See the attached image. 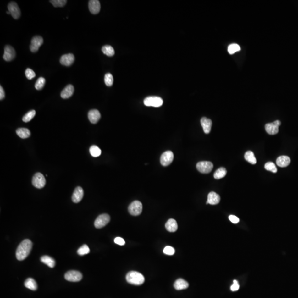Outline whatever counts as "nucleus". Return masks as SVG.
<instances>
[{
  "mask_svg": "<svg viewBox=\"0 0 298 298\" xmlns=\"http://www.w3.org/2000/svg\"><path fill=\"white\" fill-rule=\"evenodd\" d=\"M126 279L130 284L135 285H140L145 282L144 276L142 274L136 271L129 272L126 276Z\"/></svg>",
  "mask_w": 298,
  "mask_h": 298,
  "instance_id": "nucleus-2",
  "label": "nucleus"
},
{
  "mask_svg": "<svg viewBox=\"0 0 298 298\" xmlns=\"http://www.w3.org/2000/svg\"><path fill=\"white\" fill-rule=\"evenodd\" d=\"M144 103L146 106L159 107L163 104V99L157 96H150L144 99Z\"/></svg>",
  "mask_w": 298,
  "mask_h": 298,
  "instance_id": "nucleus-3",
  "label": "nucleus"
},
{
  "mask_svg": "<svg viewBox=\"0 0 298 298\" xmlns=\"http://www.w3.org/2000/svg\"><path fill=\"white\" fill-rule=\"evenodd\" d=\"M25 74L26 77L28 80L33 79L36 76V73L34 72V71L32 70V69H30V68H28L26 69L25 71Z\"/></svg>",
  "mask_w": 298,
  "mask_h": 298,
  "instance_id": "nucleus-38",
  "label": "nucleus"
},
{
  "mask_svg": "<svg viewBox=\"0 0 298 298\" xmlns=\"http://www.w3.org/2000/svg\"><path fill=\"white\" fill-rule=\"evenodd\" d=\"M188 287H189L188 283L181 278L177 279L174 283V288L177 290L187 289Z\"/></svg>",
  "mask_w": 298,
  "mask_h": 298,
  "instance_id": "nucleus-23",
  "label": "nucleus"
},
{
  "mask_svg": "<svg viewBox=\"0 0 298 298\" xmlns=\"http://www.w3.org/2000/svg\"><path fill=\"white\" fill-rule=\"evenodd\" d=\"M110 221V217L107 214H103L97 217L95 221V226L97 229H101L106 226Z\"/></svg>",
  "mask_w": 298,
  "mask_h": 298,
  "instance_id": "nucleus-9",
  "label": "nucleus"
},
{
  "mask_svg": "<svg viewBox=\"0 0 298 298\" xmlns=\"http://www.w3.org/2000/svg\"><path fill=\"white\" fill-rule=\"evenodd\" d=\"M5 97V93L3 87L0 86V99L3 100Z\"/></svg>",
  "mask_w": 298,
  "mask_h": 298,
  "instance_id": "nucleus-43",
  "label": "nucleus"
},
{
  "mask_svg": "<svg viewBox=\"0 0 298 298\" xmlns=\"http://www.w3.org/2000/svg\"><path fill=\"white\" fill-rule=\"evenodd\" d=\"M174 155L171 151H167L163 152L161 156V164L163 166H167L170 165L174 160Z\"/></svg>",
  "mask_w": 298,
  "mask_h": 298,
  "instance_id": "nucleus-10",
  "label": "nucleus"
},
{
  "mask_svg": "<svg viewBox=\"0 0 298 298\" xmlns=\"http://www.w3.org/2000/svg\"><path fill=\"white\" fill-rule=\"evenodd\" d=\"M196 168L202 174H209L213 168V164L210 161H201L197 163Z\"/></svg>",
  "mask_w": 298,
  "mask_h": 298,
  "instance_id": "nucleus-6",
  "label": "nucleus"
},
{
  "mask_svg": "<svg viewBox=\"0 0 298 298\" xmlns=\"http://www.w3.org/2000/svg\"><path fill=\"white\" fill-rule=\"evenodd\" d=\"M84 190L81 187H77L75 188L72 196V201L74 203H79L81 201L84 196Z\"/></svg>",
  "mask_w": 298,
  "mask_h": 298,
  "instance_id": "nucleus-15",
  "label": "nucleus"
},
{
  "mask_svg": "<svg viewBox=\"0 0 298 298\" xmlns=\"http://www.w3.org/2000/svg\"><path fill=\"white\" fill-rule=\"evenodd\" d=\"M290 163V158L288 156H280L278 157L276 163L279 167H285L288 166Z\"/></svg>",
  "mask_w": 298,
  "mask_h": 298,
  "instance_id": "nucleus-22",
  "label": "nucleus"
},
{
  "mask_svg": "<svg viewBox=\"0 0 298 298\" xmlns=\"http://www.w3.org/2000/svg\"><path fill=\"white\" fill-rule=\"evenodd\" d=\"M25 286L28 289L32 290H36L38 288V285L36 280L31 278H28L26 279L25 282Z\"/></svg>",
  "mask_w": 298,
  "mask_h": 298,
  "instance_id": "nucleus-26",
  "label": "nucleus"
},
{
  "mask_svg": "<svg viewBox=\"0 0 298 298\" xmlns=\"http://www.w3.org/2000/svg\"><path fill=\"white\" fill-rule=\"evenodd\" d=\"M41 262L47 264L50 268H53L55 266V261L54 259H53L49 256H43L41 258Z\"/></svg>",
  "mask_w": 298,
  "mask_h": 298,
  "instance_id": "nucleus-24",
  "label": "nucleus"
},
{
  "mask_svg": "<svg viewBox=\"0 0 298 298\" xmlns=\"http://www.w3.org/2000/svg\"><path fill=\"white\" fill-rule=\"evenodd\" d=\"M88 8L91 14H96L99 13L101 9L100 2L98 0H90L88 2Z\"/></svg>",
  "mask_w": 298,
  "mask_h": 298,
  "instance_id": "nucleus-14",
  "label": "nucleus"
},
{
  "mask_svg": "<svg viewBox=\"0 0 298 298\" xmlns=\"http://www.w3.org/2000/svg\"><path fill=\"white\" fill-rule=\"evenodd\" d=\"M142 210V203L138 201L132 202L128 207V211L133 216H138L141 213Z\"/></svg>",
  "mask_w": 298,
  "mask_h": 298,
  "instance_id": "nucleus-5",
  "label": "nucleus"
},
{
  "mask_svg": "<svg viewBox=\"0 0 298 298\" xmlns=\"http://www.w3.org/2000/svg\"><path fill=\"white\" fill-rule=\"evenodd\" d=\"M36 111H34V110H32V111L28 112L26 114H25L23 116L22 119L23 121L25 122V123L30 122L34 117V116L36 115Z\"/></svg>",
  "mask_w": 298,
  "mask_h": 298,
  "instance_id": "nucleus-31",
  "label": "nucleus"
},
{
  "mask_svg": "<svg viewBox=\"0 0 298 298\" xmlns=\"http://www.w3.org/2000/svg\"><path fill=\"white\" fill-rule=\"evenodd\" d=\"M240 285L239 284V283L236 280H234L233 281V284L231 286L230 289L233 291H237L239 289Z\"/></svg>",
  "mask_w": 298,
  "mask_h": 298,
  "instance_id": "nucleus-40",
  "label": "nucleus"
},
{
  "mask_svg": "<svg viewBox=\"0 0 298 298\" xmlns=\"http://www.w3.org/2000/svg\"><path fill=\"white\" fill-rule=\"evenodd\" d=\"M90 152L91 155L94 157H97L101 155V150L99 149L98 147L96 146V145H92L91 146L90 148Z\"/></svg>",
  "mask_w": 298,
  "mask_h": 298,
  "instance_id": "nucleus-30",
  "label": "nucleus"
},
{
  "mask_svg": "<svg viewBox=\"0 0 298 298\" xmlns=\"http://www.w3.org/2000/svg\"><path fill=\"white\" fill-rule=\"evenodd\" d=\"M165 228L169 232L174 233L178 229V225L177 223V221L174 219H169L165 224Z\"/></svg>",
  "mask_w": 298,
  "mask_h": 298,
  "instance_id": "nucleus-21",
  "label": "nucleus"
},
{
  "mask_svg": "<svg viewBox=\"0 0 298 298\" xmlns=\"http://www.w3.org/2000/svg\"><path fill=\"white\" fill-rule=\"evenodd\" d=\"M46 184V180L43 174L41 173H36L33 177L32 179V185L38 189L43 188Z\"/></svg>",
  "mask_w": 298,
  "mask_h": 298,
  "instance_id": "nucleus-4",
  "label": "nucleus"
},
{
  "mask_svg": "<svg viewBox=\"0 0 298 298\" xmlns=\"http://www.w3.org/2000/svg\"><path fill=\"white\" fill-rule=\"evenodd\" d=\"M113 81H114V79H113L112 74H111V73H107L106 74H105V76H104L105 84L107 86L110 87V86L113 85Z\"/></svg>",
  "mask_w": 298,
  "mask_h": 298,
  "instance_id": "nucleus-32",
  "label": "nucleus"
},
{
  "mask_svg": "<svg viewBox=\"0 0 298 298\" xmlns=\"http://www.w3.org/2000/svg\"><path fill=\"white\" fill-rule=\"evenodd\" d=\"M15 57H16V52H15V50L14 49V47L9 45H6L5 47L4 54L3 55V59L5 61H11L13 60L15 58Z\"/></svg>",
  "mask_w": 298,
  "mask_h": 298,
  "instance_id": "nucleus-11",
  "label": "nucleus"
},
{
  "mask_svg": "<svg viewBox=\"0 0 298 298\" xmlns=\"http://www.w3.org/2000/svg\"><path fill=\"white\" fill-rule=\"evenodd\" d=\"M245 158L247 162L252 165H255L257 163V160H256L255 155L253 154V152L251 151L246 152L245 154Z\"/></svg>",
  "mask_w": 298,
  "mask_h": 298,
  "instance_id": "nucleus-28",
  "label": "nucleus"
},
{
  "mask_svg": "<svg viewBox=\"0 0 298 298\" xmlns=\"http://www.w3.org/2000/svg\"><path fill=\"white\" fill-rule=\"evenodd\" d=\"M74 57L72 54H68L63 55L60 59V62L61 65L69 66L74 63Z\"/></svg>",
  "mask_w": 298,
  "mask_h": 298,
  "instance_id": "nucleus-16",
  "label": "nucleus"
},
{
  "mask_svg": "<svg viewBox=\"0 0 298 298\" xmlns=\"http://www.w3.org/2000/svg\"><path fill=\"white\" fill-rule=\"evenodd\" d=\"M65 278L66 280L72 282H77L81 280L82 278V274L81 272L77 271H68L65 274Z\"/></svg>",
  "mask_w": 298,
  "mask_h": 298,
  "instance_id": "nucleus-7",
  "label": "nucleus"
},
{
  "mask_svg": "<svg viewBox=\"0 0 298 298\" xmlns=\"http://www.w3.org/2000/svg\"><path fill=\"white\" fill-rule=\"evenodd\" d=\"M114 242L115 244L120 245V246H123L125 245V241L124 240L122 237H117L115 238L114 239Z\"/></svg>",
  "mask_w": 298,
  "mask_h": 298,
  "instance_id": "nucleus-41",
  "label": "nucleus"
},
{
  "mask_svg": "<svg viewBox=\"0 0 298 298\" xmlns=\"http://www.w3.org/2000/svg\"><path fill=\"white\" fill-rule=\"evenodd\" d=\"M50 2L55 7H63L66 4V0H51Z\"/></svg>",
  "mask_w": 298,
  "mask_h": 298,
  "instance_id": "nucleus-37",
  "label": "nucleus"
},
{
  "mask_svg": "<svg viewBox=\"0 0 298 298\" xmlns=\"http://www.w3.org/2000/svg\"><path fill=\"white\" fill-rule=\"evenodd\" d=\"M281 124L280 120H276L273 123H267L265 125L267 133L269 135H276L279 132V127Z\"/></svg>",
  "mask_w": 298,
  "mask_h": 298,
  "instance_id": "nucleus-8",
  "label": "nucleus"
},
{
  "mask_svg": "<svg viewBox=\"0 0 298 298\" xmlns=\"http://www.w3.org/2000/svg\"><path fill=\"white\" fill-rule=\"evenodd\" d=\"M264 168L267 171L272 172L273 173H276L277 172V169L276 165L272 162L267 163L264 165Z\"/></svg>",
  "mask_w": 298,
  "mask_h": 298,
  "instance_id": "nucleus-36",
  "label": "nucleus"
},
{
  "mask_svg": "<svg viewBox=\"0 0 298 298\" xmlns=\"http://www.w3.org/2000/svg\"><path fill=\"white\" fill-rule=\"evenodd\" d=\"M241 49L240 47L237 44H231L228 47V52L230 54L232 55L235 52H239Z\"/></svg>",
  "mask_w": 298,
  "mask_h": 298,
  "instance_id": "nucleus-35",
  "label": "nucleus"
},
{
  "mask_svg": "<svg viewBox=\"0 0 298 298\" xmlns=\"http://www.w3.org/2000/svg\"><path fill=\"white\" fill-rule=\"evenodd\" d=\"M8 9L13 18L17 19L20 17V11L17 3L11 2L8 5Z\"/></svg>",
  "mask_w": 298,
  "mask_h": 298,
  "instance_id": "nucleus-13",
  "label": "nucleus"
},
{
  "mask_svg": "<svg viewBox=\"0 0 298 298\" xmlns=\"http://www.w3.org/2000/svg\"><path fill=\"white\" fill-rule=\"evenodd\" d=\"M43 44V39L41 36H35L32 38L31 44L30 45V50L33 52H36Z\"/></svg>",
  "mask_w": 298,
  "mask_h": 298,
  "instance_id": "nucleus-12",
  "label": "nucleus"
},
{
  "mask_svg": "<svg viewBox=\"0 0 298 298\" xmlns=\"http://www.w3.org/2000/svg\"><path fill=\"white\" fill-rule=\"evenodd\" d=\"M201 123L203 127L204 132L206 134L209 133L212 129V121L207 118L203 117L201 120Z\"/></svg>",
  "mask_w": 298,
  "mask_h": 298,
  "instance_id": "nucleus-18",
  "label": "nucleus"
},
{
  "mask_svg": "<svg viewBox=\"0 0 298 298\" xmlns=\"http://www.w3.org/2000/svg\"><path fill=\"white\" fill-rule=\"evenodd\" d=\"M226 174H227V171L226 168L224 167H220L215 172L214 177L216 179H220L225 176Z\"/></svg>",
  "mask_w": 298,
  "mask_h": 298,
  "instance_id": "nucleus-27",
  "label": "nucleus"
},
{
  "mask_svg": "<svg viewBox=\"0 0 298 298\" xmlns=\"http://www.w3.org/2000/svg\"><path fill=\"white\" fill-rule=\"evenodd\" d=\"M220 201V197L219 194H217L215 192H211L208 194V201H207V204H210L211 205H216L219 203Z\"/></svg>",
  "mask_w": 298,
  "mask_h": 298,
  "instance_id": "nucleus-19",
  "label": "nucleus"
},
{
  "mask_svg": "<svg viewBox=\"0 0 298 298\" xmlns=\"http://www.w3.org/2000/svg\"><path fill=\"white\" fill-rule=\"evenodd\" d=\"M45 82L46 80L44 77H39L35 84V88H36L37 90H41L45 85Z\"/></svg>",
  "mask_w": 298,
  "mask_h": 298,
  "instance_id": "nucleus-33",
  "label": "nucleus"
},
{
  "mask_svg": "<svg viewBox=\"0 0 298 298\" xmlns=\"http://www.w3.org/2000/svg\"><path fill=\"white\" fill-rule=\"evenodd\" d=\"M175 252V250L171 246H166L163 249V253L167 255H173Z\"/></svg>",
  "mask_w": 298,
  "mask_h": 298,
  "instance_id": "nucleus-39",
  "label": "nucleus"
},
{
  "mask_svg": "<svg viewBox=\"0 0 298 298\" xmlns=\"http://www.w3.org/2000/svg\"><path fill=\"white\" fill-rule=\"evenodd\" d=\"M101 114L97 109H92L88 113V119L92 124H96L101 118Z\"/></svg>",
  "mask_w": 298,
  "mask_h": 298,
  "instance_id": "nucleus-17",
  "label": "nucleus"
},
{
  "mask_svg": "<svg viewBox=\"0 0 298 298\" xmlns=\"http://www.w3.org/2000/svg\"><path fill=\"white\" fill-rule=\"evenodd\" d=\"M74 92V87L72 85H69L61 92V97L63 99H68L72 96Z\"/></svg>",
  "mask_w": 298,
  "mask_h": 298,
  "instance_id": "nucleus-20",
  "label": "nucleus"
},
{
  "mask_svg": "<svg viewBox=\"0 0 298 298\" xmlns=\"http://www.w3.org/2000/svg\"><path fill=\"white\" fill-rule=\"evenodd\" d=\"M229 219L230 220V221L231 223H233V224H237L240 221L239 218H237V217H236L235 215H230L229 217Z\"/></svg>",
  "mask_w": 298,
  "mask_h": 298,
  "instance_id": "nucleus-42",
  "label": "nucleus"
},
{
  "mask_svg": "<svg viewBox=\"0 0 298 298\" xmlns=\"http://www.w3.org/2000/svg\"><path fill=\"white\" fill-rule=\"evenodd\" d=\"M33 244L30 240L25 239L20 243L16 251V257L19 261H23L29 255L32 250Z\"/></svg>",
  "mask_w": 298,
  "mask_h": 298,
  "instance_id": "nucleus-1",
  "label": "nucleus"
},
{
  "mask_svg": "<svg viewBox=\"0 0 298 298\" xmlns=\"http://www.w3.org/2000/svg\"><path fill=\"white\" fill-rule=\"evenodd\" d=\"M16 133L17 135L22 139H26L29 138L30 135V132L29 129L25 128H19L16 130Z\"/></svg>",
  "mask_w": 298,
  "mask_h": 298,
  "instance_id": "nucleus-25",
  "label": "nucleus"
},
{
  "mask_svg": "<svg viewBox=\"0 0 298 298\" xmlns=\"http://www.w3.org/2000/svg\"><path fill=\"white\" fill-rule=\"evenodd\" d=\"M90 250L87 245H84L79 248L77 250V253L80 256H84L90 253Z\"/></svg>",
  "mask_w": 298,
  "mask_h": 298,
  "instance_id": "nucleus-34",
  "label": "nucleus"
},
{
  "mask_svg": "<svg viewBox=\"0 0 298 298\" xmlns=\"http://www.w3.org/2000/svg\"><path fill=\"white\" fill-rule=\"evenodd\" d=\"M102 51L104 54L108 57H113L115 54V51L111 45H105L102 48Z\"/></svg>",
  "mask_w": 298,
  "mask_h": 298,
  "instance_id": "nucleus-29",
  "label": "nucleus"
}]
</instances>
